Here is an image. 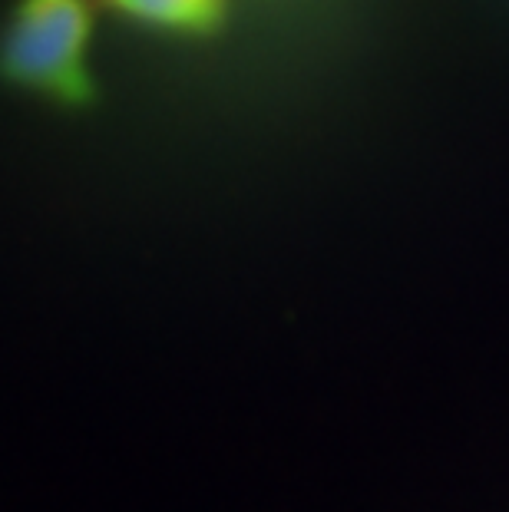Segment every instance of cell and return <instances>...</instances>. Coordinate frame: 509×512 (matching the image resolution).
<instances>
[{"label":"cell","instance_id":"obj_1","mask_svg":"<svg viewBox=\"0 0 509 512\" xmlns=\"http://www.w3.org/2000/svg\"><path fill=\"white\" fill-rule=\"evenodd\" d=\"M86 0H20L0 43V76L67 106L93 103Z\"/></svg>","mask_w":509,"mask_h":512},{"label":"cell","instance_id":"obj_2","mask_svg":"<svg viewBox=\"0 0 509 512\" xmlns=\"http://www.w3.org/2000/svg\"><path fill=\"white\" fill-rule=\"evenodd\" d=\"M106 4L139 24L202 37L215 34L229 10V0H106Z\"/></svg>","mask_w":509,"mask_h":512}]
</instances>
